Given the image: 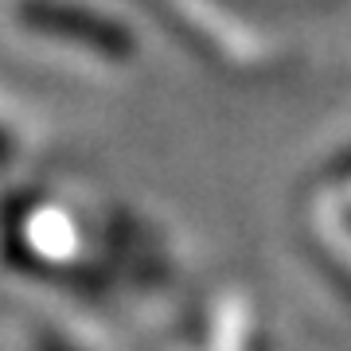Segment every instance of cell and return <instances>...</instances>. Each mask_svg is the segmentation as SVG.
<instances>
[{"mask_svg": "<svg viewBox=\"0 0 351 351\" xmlns=\"http://www.w3.org/2000/svg\"><path fill=\"white\" fill-rule=\"evenodd\" d=\"M36 24L43 27V32H66V36H78L82 43H90L94 51H101V55H110V59H121V55H129V36L121 32V27L106 24V20H98L94 12H78V8H59V4H43L36 16Z\"/></svg>", "mask_w": 351, "mask_h": 351, "instance_id": "6da1fadb", "label": "cell"}]
</instances>
